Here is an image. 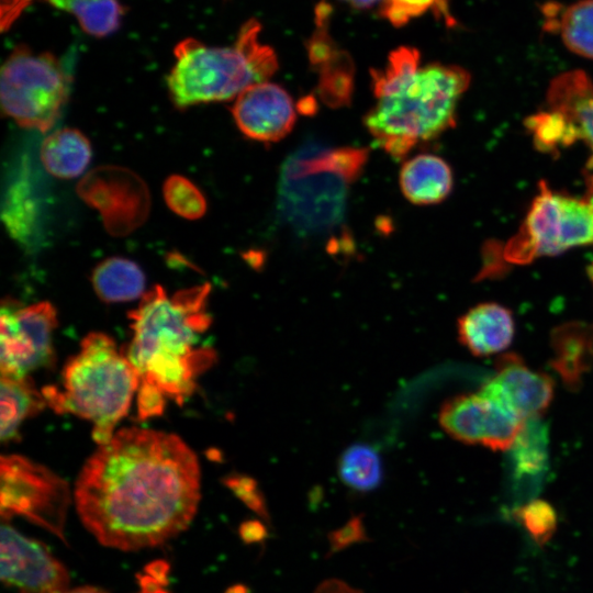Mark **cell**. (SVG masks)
<instances>
[{"mask_svg": "<svg viewBox=\"0 0 593 593\" xmlns=\"http://www.w3.org/2000/svg\"><path fill=\"white\" fill-rule=\"evenodd\" d=\"M588 200L593 204V175L589 179V199Z\"/></svg>", "mask_w": 593, "mask_h": 593, "instance_id": "f35d334b", "label": "cell"}, {"mask_svg": "<svg viewBox=\"0 0 593 593\" xmlns=\"http://www.w3.org/2000/svg\"><path fill=\"white\" fill-rule=\"evenodd\" d=\"M31 0H1V27H9Z\"/></svg>", "mask_w": 593, "mask_h": 593, "instance_id": "836d02e7", "label": "cell"}, {"mask_svg": "<svg viewBox=\"0 0 593 593\" xmlns=\"http://www.w3.org/2000/svg\"><path fill=\"white\" fill-rule=\"evenodd\" d=\"M139 385L138 374L115 342L101 332L89 333L79 351L65 365L61 388L41 391L57 414H72L92 424L98 445L109 441L126 415Z\"/></svg>", "mask_w": 593, "mask_h": 593, "instance_id": "5b68a950", "label": "cell"}, {"mask_svg": "<svg viewBox=\"0 0 593 593\" xmlns=\"http://www.w3.org/2000/svg\"><path fill=\"white\" fill-rule=\"evenodd\" d=\"M260 24L247 21L227 47L206 46L188 38L175 48L176 61L167 86L179 109L236 99L249 87L267 81L277 70L273 49L259 42Z\"/></svg>", "mask_w": 593, "mask_h": 593, "instance_id": "8992f818", "label": "cell"}, {"mask_svg": "<svg viewBox=\"0 0 593 593\" xmlns=\"http://www.w3.org/2000/svg\"><path fill=\"white\" fill-rule=\"evenodd\" d=\"M511 312L496 303H482L458 321L460 342L474 355L488 356L504 350L514 336Z\"/></svg>", "mask_w": 593, "mask_h": 593, "instance_id": "ac0fdd59", "label": "cell"}, {"mask_svg": "<svg viewBox=\"0 0 593 593\" xmlns=\"http://www.w3.org/2000/svg\"><path fill=\"white\" fill-rule=\"evenodd\" d=\"M358 9H366L376 4L379 0H342Z\"/></svg>", "mask_w": 593, "mask_h": 593, "instance_id": "d590c367", "label": "cell"}, {"mask_svg": "<svg viewBox=\"0 0 593 593\" xmlns=\"http://www.w3.org/2000/svg\"><path fill=\"white\" fill-rule=\"evenodd\" d=\"M430 10L438 19H444L448 26L455 24L449 0H382L381 5V14L394 26H402Z\"/></svg>", "mask_w": 593, "mask_h": 593, "instance_id": "f1b7e54d", "label": "cell"}, {"mask_svg": "<svg viewBox=\"0 0 593 593\" xmlns=\"http://www.w3.org/2000/svg\"><path fill=\"white\" fill-rule=\"evenodd\" d=\"M2 214L9 233L19 242L25 243L35 235L37 209L25 181L10 187Z\"/></svg>", "mask_w": 593, "mask_h": 593, "instance_id": "4316f807", "label": "cell"}, {"mask_svg": "<svg viewBox=\"0 0 593 593\" xmlns=\"http://www.w3.org/2000/svg\"><path fill=\"white\" fill-rule=\"evenodd\" d=\"M92 287L105 303L127 302L144 295L145 276L132 260L111 257L101 261L91 276Z\"/></svg>", "mask_w": 593, "mask_h": 593, "instance_id": "603a6c76", "label": "cell"}, {"mask_svg": "<svg viewBox=\"0 0 593 593\" xmlns=\"http://www.w3.org/2000/svg\"><path fill=\"white\" fill-rule=\"evenodd\" d=\"M316 13L317 30L309 42V59L320 72L317 91L321 99L328 107L340 108L351 100L353 63L345 52L335 47L327 34L328 5L321 3Z\"/></svg>", "mask_w": 593, "mask_h": 593, "instance_id": "2e32d148", "label": "cell"}, {"mask_svg": "<svg viewBox=\"0 0 593 593\" xmlns=\"http://www.w3.org/2000/svg\"><path fill=\"white\" fill-rule=\"evenodd\" d=\"M510 449L515 478L535 480L544 472L547 461L545 426L535 417L526 419Z\"/></svg>", "mask_w": 593, "mask_h": 593, "instance_id": "d4e9b609", "label": "cell"}, {"mask_svg": "<svg viewBox=\"0 0 593 593\" xmlns=\"http://www.w3.org/2000/svg\"><path fill=\"white\" fill-rule=\"evenodd\" d=\"M46 405L42 391H38L27 377L1 376V441L16 439L21 424L40 413Z\"/></svg>", "mask_w": 593, "mask_h": 593, "instance_id": "7402d4cb", "label": "cell"}, {"mask_svg": "<svg viewBox=\"0 0 593 593\" xmlns=\"http://www.w3.org/2000/svg\"><path fill=\"white\" fill-rule=\"evenodd\" d=\"M238 535L244 544L264 545L269 538L270 533L268 524L261 518H251L244 521L238 527Z\"/></svg>", "mask_w": 593, "mask_h": 593, "instance_id": "d6a6232c", "label": "cell"}, {"mask_svg": "<svg viewBox=\"0 0 593 593\" xmlns=\"http://www.w3.org/2000/svg\"><path fill=\"white\" fill-rule=\"evenodd\" d=\"M518 518L537 542L548 540L556 527L553 508L542 501H533L521 507Z\"/></svg>", "mask_w": 593, "mask_h": 593, "instance_id": "f546056e", "label": "cell"}, {"mask_svg": "<svg viewBox=\"0 0 593 593\" xmlns=\"http://www.w3.org/2000/svg\"><path fill=\"white\" fill-rule=\"evenodd\" d=\"M589 273H590V277L593 281V264L589 267Z\"/></svg>", "mask_w": 593, "mask_h": 593, "instance_id": "ab89813d", "label": "cell"}, {"mask_svg": "<svg viewBox=\"0 0 593 593\" xmlns=\"http://www.w3.org/2000/svg\"><path fill=\"white\" fill-rule=\"evenodd\" d=\"M313 593H363V591L342 579L327 578L317 584Z\"/></svg>", "mask_w": 593, "mask_h": 593, "instance_id": "e575fe53", "label": "cell"}, {"mask_svg": "<svg viewBox=\"0 0 593 593\" xmlns=\"http://www.w3.org/2000/svg\"><path fill=\"white\" fill-rule=\"evenodd\" d=\"M69 77L48 53L16 47L1 68L2 111L22 127L49 131L67 101Z\"/></svg>", "mask_w": 593, "mask_h": 593, "instance_id": "52a82bcc", "label": "cell"}, {"mask_svg": "<svg viewBox=\"0 0 593 593\" xmlns=\"http://www.w3.org/2000/svg\"><path fill=\"white\" fill-rule=\"evenodd\" d=\"M591 243L593 204L556 193L541 182L526 220L504 248V258L513 264H526Z\"/></svg>", "mask_w": 593, "mask_h": 593, "instance_id": "ba28073f", "label": "cell"}, {"mask_svg": "<svg viewBox=\"0 0 593 593\" xmlns=\"http://www.w3.org/2000/svg\"><path fill=\"white\" fill-rule=\"evenodd\" d=\"M328 549L324 558L327 560L356 544L369 542L365 525V514L351 515L344 525L327 533Z\"/></svg>", "mask_w": 593, "mask_h": 593, "instance_id": "4dcf8cb0", "label": "cell"}, {"mask_svg": "<svg viewBox=\"0 0 593 593\" xmlns=\"http://www.w3.org/2000/svg\"><path fill=\"white\" fill-rule=\"evenodd\" d=\"M524 422L480 391L448 400L439 412V423L451 437L494 450L510 449Z\"/></svg>", "mask_w": 593, "mask_h": 593, "instance_id": "7c38bea8", "label": "cell"}, {"mask_svg": "<svg viewBox=\"0 0 593 593\" xmlns=\"http://www.w3.org/2000/svg\"><path fill=\"white\" fill-rule=\"evenodd\" d=\"M0 512L36 524L65 541L70 492L65 480L44 466L19 455L1 457Z\"/></svg>", "mask_w": 593, "mask_h": 593, "instance_id": "9c48e42d", "label": "cell"}, {"mask_svg": "<svg viewBox=\"0 0 593 593\" xmlns=\"http://www.w3.org/2000/svg\"><path fill=\"white\" fill-rule=\"evenodd\" d=\"M56 326V310L49 302L22 306L10 298L3 300L0 316L1 376L23 378L51 363Z\"/></svg>", "mask_w": 593, "mask_h": 593, "instance_id": "30bf717a", "label": "cell"}, {"mask_svg": "<svg viewBox=\"0 0 593 593\" xmlns=\"http://www.w3.org/2000/svg\"><path fill=\"white\" fill-rule=\"evenodd\" d=\"M200 467L177 435L128 427L82 467L74 489L81 523L103 546H158L188 528L200 501Z\"/></svg>", "mask_w": 593, "mask_h": 593, "instance_id": "6da1fadb", "label": "cell"}, {"mask_svg": "<svg viewBox=\"0 0 593 593\" xmlns=\"http://www.w3.org/2000/svg\"><path fill=\"white\" fill-rule=\"evenodd\" d=\"M548 98L550 110L562 121L564 145L584 141L592 150L593 169V83L583 71H570L553 80Z\"/></svg>", "mask_w": 593, "mask_h": 593, "instance_id": "e0dca14e", "label": "cell"}, {"mask_svg": "<svg viewBox=\"0 0 593 593\" xmlns=\"http://www.w3.org/2000/svg\"><path fill=\"white\" fill-rule=\"evenodd\" d=\"M92 156L89 139L76 128H61L42 143L41 161L46 171L56 178L71 179L83 174Z\"/></svg>", "mask_w": 593, "mask_h": 593, "instance_id": "44dd1931", "label": "cell"}, {"mask_svg": "<svg viewBox=\"0 0 593 593\" xmlns=\"http://www.w3.org/2000/svg\"><path fill=\"white\" fill-rule=\"evenodd\" d=\"M210 291L211 286L203 283L170 296L155 286L131 311L133 337L125 355L139 379V419L160 415L168 400L181 404L215 361V351L199 345L211 325Z\"/></svg>", "mask_w": 593, "mask_h": 593, "instance_id": "7a4b0ae2", "label": "cell"}, {"mask_svg": "<svg viewBox=\"0 0 593 593\" xmlns=\"http://www.w3.org/2000/svg\"><path fill=\"white\" fill-rule=\"evenodd\" d=\"M369 157L365 147L306 141L283 161L277 210L300 237H324L343 228L349 190Z\"/></svg>", "mask_w": 593, "mask_h": 593, "instance_id": "277c9868", "label": "cell"}, {"mask_svg": "<svg viewBox=\"0 0 593 593\" xmlns=\"http://www.w3.org/2000/svg\"><path fill=\"white\" fill-rule=\"evenodd\" d=\"M231 112L239 131L248 138L275 143L293 128L296 114L286 89L268 81L254 85L234 101Z\"/></svg>", "mask_w": 593, "mask_h": 593, "instance_id": "5bb4252c", "label": "cell"}, {"mask_svg": "<svg viewBox=\"0 0 593 593\" xmlns=\"http://www.w3.org/2000/svg\"><path fill=\"white\" fill-rule=\"evenodd\" d=\"M0 577L18 593H66L69 573L40 541L29 538L2 521L0 528Z\"/></svg>", "mask_w": 593, "mask_h": 593, "instance_id": "4fadbf2b", "label": "cell"}, {"mask_svg": "<svg viewBox=\"0 0 593 593\" xmlns=\"http://www.w3.org/2000/svg\"><path fill=\"white\" fill-rule=\"evenodd\" d=\"M225 593H250V590L247 585L237 583L227 588Z\"/></svg>", "mask_w": 593, "mask_h": 593, "instance_id": "74e56055", "label": "cell"}, {"mask_svg": "<svg viewBox=\"0 0 593 593\" xmlns=\"http://www.w3.org/2000/svg\"><path fill=\"white\" fill-rule=\"evenodd\" d=\"M72 14L85 32L102 37L115 32L124 13L118 0H45Z\"/></svg>", "mask_w": 593, "mask_h": 593, "instance_id": "484cf974", "label": "cell"}, {"mask_svg": "<svg viewBox=\"0 0 593 593\" xmlns=\"http://www.w3.org/2000/svg\"><path fill=\"white\" fill-rule=\"evenodd\" d=\"M400 189L411 203L435 204L443 201L452 187L448 164L432 154H419L405 160L399 175Z\"/></svg>", "mask_w": 593, "mask_h": 593, "instance_id": "d6986e66", "label": "cell"}, {"mask_svg": "<svg viewBox=\"0 0 593 593\" xmlns=\"http://www.w3.org/2000/svg\"><path fill=\"white\" fill-rule=\"evenodd\" d=\"M480 392L496 400L523 421L536 417L552 399V381L526 367L517 357H507Z\"/></svg>", "mask_w": 593, "mask_h": 593, "instance_id": "9a60e30c", "label": "cell"}, {"mask_svg": "<svg viewBox=\"0 0 593 593\" xmlns=\"http://www.w3.org/2000/svg\"><path fill=\"white\" fill-rule=\"evenodd\" d=\"M77 192L100 213L105 228L115 236L133 232L148 215V189L126 168L103 166L93 169L78 183Z\"/></svg>", "mask_w": 593, "mask_h": 593, "instance_id": "8fae6325", "label": "cell"}, {"mask_svg": "<svg viewBox=\"0 0 593 593\" xmlns=\"http://www.w3.org/2000/svg\"><path fill=\"white\" fill-rule=\"evenodd\" d=\"M66 593H107V592L96 586H80L72 590H68Z\"/></svg>", "mask_w": 593, "mask_h": 593, "instance_id": "8d00e7d4", "label": "cell"}, {"mask_svg": "<svg viewBox=\"0 0 593 593\" xmlns=\"http://www.w3.org/2000/svg\"><path fill=\"white\" fill-rule=\"evenodd\" d=\"M376 103L363 118L374 142L394 159L454 126L457 103L470 76L461 67L421 65L416 48L392 51L382 69H371Z\"/></svg>", "mask_w": 593, "mask_h": 593, "instance_id": "3957f363", "label": "cell"}, {"mask_svg": "<svg viewBox=\"0 0 593 593\" xmlns=\"http://www.w3.org/2000/svg\"><path fill=\"white\" fill-rule=\"evenodd\" d=\"M545 29L561 36L572 53L593 59V0H578L567 7L547 3Z\"/></svg>", "mask_w": 593, "mask_h": 593, "instance_id": "ffe728a7", "label": "cell"}, {"mask_svg": "<svg viewBox=\"0 0 593 593\" xmlns=\"http://www.w3.org/2000/svg\"><path fill=\"white\" fill-rule=\"evenodd\" d=\"M337 469L340 481L356 492H371L383 481L381 457L372 446L367 444L349 446L342 454Z\"/></svg>", "mask_w": 593, "mask_h": 593, "instance_id": "cb8c5ba5", "label": "cell"}, {"mask_svg": "<svg viewBox=\"0 0 593 593\" xmlns=\"http://www.w3.org/2000/svg\"><path fill=\"white\" fill-rule=\"evenodd\" d=\"M167 206L177 215L197 220L206 211V200L200 189L180 175L168 177L163 187Z\"/></svg>", "mask_w": 593, "mask_h": 593, "instance_id": "83f0119b", "label": "cell"}, {"mask_svg": "<svg viewBox=\"0 0 593 593\" xmlns=\"http://www.w3.org/2000/svg\"><path fill=\"white\" fill-rule=\"evenodd\" d=\"M227 488L254 513L271 525L270 513L264 493L254 478L233 474L224 480Z\"/></svg>", "mask_w": 593, "mask_h": 593, "instance_id": "1f68e13d", "label": "cell"}]
</instances>
